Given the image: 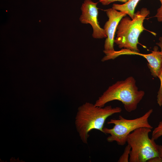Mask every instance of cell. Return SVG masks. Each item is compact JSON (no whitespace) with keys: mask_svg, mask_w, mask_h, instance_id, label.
I'll return each instance as SVG.
<instances>
[{"mask_svg":"<svg viewBox=\"0 0 162 162\" xmlns=\"http://www.w3.org/2000/svg\"><path fill=\"white\" fill-rule=\"evenodd\" d=\"M121 107H113L111 105L100 107L89 102L79 106L75 117V124L82 142L87 144L89 133L95 129L103 132L106 119L112 115L121 112Z\"/></svg>","mask_w":162,"mask_h":162,"instance_id":"obj_1","label":"cell"},{"mask_svg":"<svg viewBox=\"0 0 162 162\" xmlns=\"http://www.w3.org/2000/svg\"><path fill=\"white\" fill-rule=\"evenodd\" d=\"M136 82V80L132 76L116 82L99 97L94 104L103 107L109 102L117 100L122 103L127 112L134 111L145 94L144 91L138 90Z\"/></svg>","mask_w":162,"mask_h":162,"instance_id":"obj_2","label":"cell"},{"mask_svg":"<svg viewBox=\"0 0 162 162\" xmlns=\"http://www.w3.org/2000/svg\"><path fill=\"white\" fill-rule=\"evenodd\" d=\"M150 13L146 8H142L134 14L133 19L123 17L116 29L117 37L114 42L120 48H124L131 51L139 52L137 47L138 38L141 33L146 29L143 26L146 17Z\"/></svg>","mask_w":162,"mask_h":162,"instance_id":"obj_3","label":"cell"},{"mask_svg":"<svg viewBox=\"0 0 162 162\" xmlns=\"http://www.w3.org/2000/svg\"><path fill=\"white\" fill-rule=\"evenodd\" d=\"M152 129L141 127L128 135L127 142L131 147L129 162H146L152 158L159 156V145L149 136Z\"/></svg>","mask_w":162,"mask_h":162,"instance_id":"obj_4","label":"cell"},{"mask_svg":"<svg viewBox=\"0 0 162 162\" xmlns=\"http://www.w3.org/2000/svg\"><path fill=\"white\" fill-rule=\"evenodd\" d=\"M153 111L151 109L142 116L132 119H127L121 116L117 119H111L107 124H114L112 128L104 127L103 129V133L110 135L106 138L107 141H115L119 145L124 146L127 142L128 135L136 129L144 127L152 129L153 127L149 123L148 118Z\"/></svg>","mask_w":162,"mask_h":162,"instance_id":"obj_5","label":"cell"},{"mask_svg":"<svg viewBox=\"0 0 162 162\" xmlns=\"http://www.w3.org/2000/svg\"><path fill=\"white\" fill-rule=\"evenodd\" d=\"M98 2H94L91 0H85L81 7L82 14L79 18L81 22L90 24L93 28L92 37L95 39L106 38L104 28L99 25L98 20Z\"/></svg>","mask_w":162,"mask_h":162,"instance_id":"obj_6","label":"cell"},{"mask_svg":"<svg viewBox=\"0 0 162 162\" xmlns=\"http://www.w3.org/2000/svg\"><path fill=\"white\" fill-rule=\"evenodd\" d=\"M108 20L105 23L104 29L107 36L104 44L105 53L115 51L114 43L115 33L121 19L125 16V13L118 11L112 8L105 10Z\"/></svg>","mask_w":162,"mask_h":162,"instance_id":"obj_7","label":"cell"},{"mask_svg":"<svg viewBox=\"0 0 162 162\" xmlns=\"http://www.w3.org/2000/svg\"><path fill=\"white\" fill-rule=\"evenodd\" d=\"M140 56L147 61L148 66L151 75L154 77H159L162 70V57L158 47L154 46L152 52L148 54L140 53Z\"/></svg>","mask_w":162,"mask_h":162,"instance_id":"obj_8","label":"cell"},{"mask_svg":"<svg viewBox=\"0 0 162 162\" xmlns=\"http://www.w3.org/2000/svg\"><path fill=\"white\" fill-rule=\"evenodd\" d=\"M140 0H130L124 4H114L112 8L121 12L125 13L133 19L135 8Z\"/></svg>","mask_w":162,"mask_h":162,"instance_id":"obj_9","label":"cell"},{"mask_svg":"<svg viewBox=\"0 0 162 162\" xmlns=\"http://www.w3.org/2000/svg\"><path fill=\"white\" fill-rule=\"evenodd\" d=\"M162 136V120L154 128L152 133V139L156 140Z\"/></svg>","mask_w":162,"mask_h":162,"instance_id":"obj_10","label":"cell"},{"mask_svg":"<svg viewBox=\"0 0 162 162\" xmlns=\"http://www.w3.org/2000/svg\"><path fill=\"white\" fill-rule=\"evenodd\" d=\"M130 150L131 147L128 144L124 148L123 153L119 158L118 162H129Z\"/></svg>","mask_w":162,"mask_h":162,"instance_id":"obj_11","label":"cell"},{"mask_svg":"<svg viewBox=\"0 0 162 162\" xmlns=\"http://www.w3.org/2000/svg\"><path fill=\"white\" fill-rule=\"evenodd\" d=\"M160 80V84L157 95V103L159 106H162V70L158 77Z\"/></svg>","mask_w":162,"mask_h":162,"instance_id":"obj_12","label":"cell"},{"mask_svg":"<svg viewBox=\"0 0 162 162\" xmlns=\"http://www.w3.org/2000/svg\"><path fill=\"white\" fill-rule=\"evenodd\" d=\"M103 5H106L115 2H122L126 3L130 0H99Z\"/></svg>","mask_w":162,"mask_h":162,"instance_id":"obj_13","label":"cell"},{"mask_svg":"<svg viewBox=\"0 0 162 162\" xmlns=\"http://www.w3.org/2000/svg\"><path fill=\"white\" fill-rule=\"evenodd\" d=\"M160 2L161 5L158 8L155 16L157 18L158 21L162 22V0H159Z\"/></svg>","mask_w":162,"mask_h":162,"instance_id":"obj_14","label":"cell"},{"mask_svg":"<svg viewBox=\"0 0 162 162\" xmlns=\"http://www.w3.org/2000/svg\"><path fill=\"white\" fill-rule=\"evenodd\" d=\"M147 162H162V158L159 156H158L152 158Z\"/></svg>","mask_w":162,"mask_h":162,"instance_id":"obj_15","label":"cell"},{"mask_svg":"<svg viewBox=\"0 0 162 162\" xmlns=\"http://www.w3.org/2000/svg\"><path fill=\"white\" fill-rule=\"evenodd\" d=\"M159 42L156 43V44L160 48L162 57V36L160 37L159 38Z\"/></svg>","mask_w":162,"mask_h":162,"instance_id":"obj_16","label":"cell"},{"mask_svg":"<svg viewBox=\"0 0 162 162\" xmlns=\"http://www.w3.org/2000/svg\"><path fill=\"white\" fill-rule=\"evenodd\" d=\"M159 156L162 158V145L159 146L158 147Z\"/></svg>","mask_w":162,"mask_h":162,"instance_id":"obj_17","label":"cell"}]
</instances>
